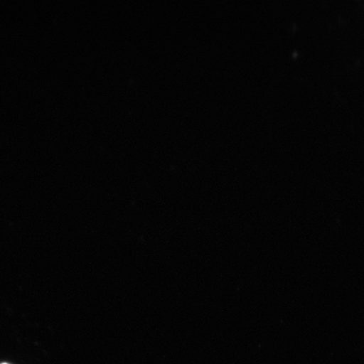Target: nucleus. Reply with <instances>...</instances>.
I'll return each instance as SVG.
<instances>
[{
    "label": "nucleus",
    "mask_w": 364,
    "mask_h": 364,
    "mask_svg": "<svg viewBox=\"0 0 364 364\" xmlns=\"http://www.w3.org/2000/svg\"><path fill=\"white\" fill-rule=\"evenodd\" d=\"M3 364H7V363H3Z\"/></svg>",
    "instance_id": "f257e3e1"
}]
</instances>
